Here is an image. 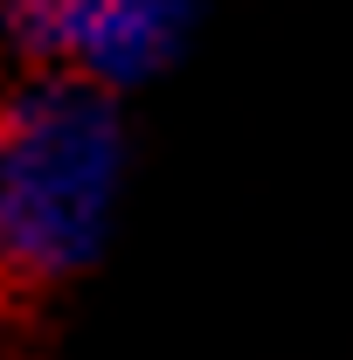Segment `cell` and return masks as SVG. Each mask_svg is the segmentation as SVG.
Instances as JSON below:
<instances>
[{
  "label": "cell",
  "mask_w": 353,
  "mask_h": 360,
  "mask_svg": "<svg viewBox=\"0 0 353 360\" xmlns=\"http://www.w3.org/2000/svg\"><path fill=\"white\" fill-rule=\"evenodd\" d=\"M201 28V0H0L21 70L77 77L111 97L160 84Z\"/></svg>",
  "instance_id": "2"
},
{
  "label": "cell",
  "mask_w": 353,
  "mask_h": 360,
  "mask_svg": "<svg viewBox=\"0 0 353 360\" xmlns=\"http://www.w3.org/2000/svg\"><path fill=\"white\" fill-rule=\"evenodd\" d=\"M125 187V97L42 70L0 84V312L77 291L111 257Z\"/></svg>",
  "instance_id": "1"
}]
</instances>
